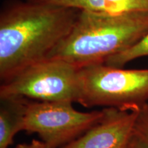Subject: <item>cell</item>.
<instances>
[{
    "instance_id": "1",
    "label": "cell",
    "mask_w": 148,
    "mask_h": 148,
    "mask_svg": "<svg viewBox=\"0 0 148 148\" xmlns=\"http://www.w3.org/2000/svg\"><path fill=\"white\" fill-rule=\"evenodd\" d=\"M79 10L10 0L0 12V79L47 58L67 36Z\"/></svg>"
},
{
    "instance_id": "7",
    "label": "cell",
    "mask_w": 148,
    "mask_h": 148,
    "mask_svg": "<svg viewBox=\"0 0 148 148\" xmlns=\"http://www.w3.org/2000/svg\"><path fill=\"white\" fill-rule=\"evenodd\" d=\"M45 3L104 13L148 12V0H27Z\"/></svg>"
},
{
    "instance_id": "6",
    "label": "cell",
    "mask_w": 148,
    "mask_h": 148,
    "mask_svg": "<svg viewBox=\"0 0 148 148\" xmlns=\"http://www.w3.org/2000/svg\"><path fill=\"white\" fill-rule=\"evenodd\" d=\"M139 110L103 108L99 121L79 137L60 148H127L134 134Z\"/></svg>"
},
{
    "instance_id": "9",
    "label": "cell",
    "mask_w": 148,
    "mask_h": 148,
    "mask_svg": "<svg viewBox=\"0 0 148 148\" xmlns=\"http://www.w3.org/2000/svg\"><path fill=\"white\" fill-rule=\"evenodd\" d=\"M145 56H148V32L135 45L125 51L109 58L104 64L113 67L123 68L131 61Z\"/></svg>"
},
{
    "instance_id": "2",
    "label": "cell",
    "mask_w": 148,
    "mask_h": 148,
    "mask_svg": "<svg viewBox=\"0 0 148 148\" xmlns=\"http://www.w3.org/2000/svg\"><path fill=\"white\" fill-rule=\"evenodd\" d=\"M148 32V12L104 13L79 10L73 27L47 58L82 68L104 64Z\"/></svg>"
},
{
    "instance_id": "5",
    "label": "cell",
    "mask_w": 148,
    "mask_h": 148,
    "mask_svg": "<svg viewBox=\"0 0 148 148\" xmlns=\"http://www.w3.org/2000/svg\"><path fill=\"white\" fill-rule=\"evenodd\" d=\"M72 102H45L25 99L23 130L36 133L49 148H60L92 127L101 110L79 112Z\"/></svg>"
},
{
    "instance_id": "10",
    "label": "cell",
    "mask_w": 148,
    "mask_h": 148,
    "mask_svg": "<svg viewBox=\"0 0 148 148\" xmlns=\"http://www.w3.org/2000/svg\"><path fill=\"white\" fill-rule=\"evenodd\" d=\"M134 133L148 145V103L138 111L134 126Z\"/></svg>"
},
{
    "instance_id": "8",
    "label": "cell",
    "mask_w": 148,
    "mask_h": 148,
    "mask_svg": "<svg viewBox=\"0 0 148 148\" xmlns=\"http://www.w3.org/2000/svg\"><path fill=\"white\" fill-rule=\"evenodd\" d=\"M25 98L0 97V148H8L23 130Z\"/></svg>"
},
{
    "instance_id": "4",
    "label": "cell",
    "mask_w": 148,
    "mask_h": 148,
    "mask_svg": "<svg viewBox=\"0 0 148 148\" xmlns=\"http://www.w3.org/2000/svg\"><path fill=\"white\" fill-rule=\"evenodd\" d=\"M80 69L59 59H44L1 82L0 97H21L45 102H78Z\"/></svg>"
},
{
    "instance_id": "11",
    "label": "cell",
    "mask_w": 148,
    "mask_h": 148,
    "mask_svg": "<svg viewBox=\"0 0 148 148\" xmlns=\"http://www.w3.org/2000/svg\"><path fill=\"white\" fill-rule=\"evenodd\" d=\"M127 148H148V145L136 134H134Z\"/></svg>"
},
{
    "instance_id": "3",
    "label": "cell",
    "mask_w": 148,
    "mask_h": 148,
    "mask_svg": "<svg viewBox=\"0 0 148 148\" xmlns=\"http://www.w3.org/2000/svg\"><path fill=\"white\" fill-rule=\"evenodd\" d=\"M77 103L86 108L139 110L148 103V69H125L105 64L82 68Z\"/></svg>"
},
{
    "instance_id": "12",
    "label": "cell",
    "mask_w": 148,
    "mask_h": 148,
    "mask_svg": "<svg viewBox=\"0 0 148 148\" xmlns=\"http://www.w3.org/2000/svg\"><path fill=\"white\" fill-rule=\"evenodd\" d=\"M16 148H49L42 140H32L29 143H21L16 146Z\"/></svg>"
}]
</instances>
